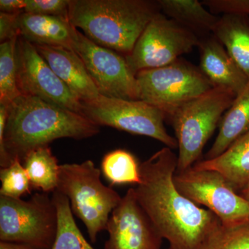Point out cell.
Returning a JSON list of instances; mask_svg holds the SVG:
<instances>
[{"label":"cell","instance_id":"cell-1","mask_svg":"<svg viewBox=\"0 0 249 249\" xmlns=\"http://www.w3.org/2000/svg\"><path fill=\"white\" fill-rule=\"evenodd\" d=\"M178 156L163 147L140 163L134 188L139 204L172 249H199L220 221L209 210L183 196L174 182Z\"/></svg>","mask_w":249,"mask_h":249},{"label":"cell","instance_id":"cell-5","mask_svg":"<svg viewBox=\"0 0 249 249\" xmlns=\"http://www.w3.org/2000/svg\"><path fill=\"white\" fill-rule=\"evenodd\" d=\"M236 96L231 89L214 87L180 106L167 119L178 142L177 172L189 169L198 162L206 142Z\"/></svg>","mask_w":249,"mask_h":249},{"label":"cell","instance_id":"cell-13","mask_svg":"<svg viewBox=\"0 0 249 249\" xmlns=\"http://www.w3.org/2000/svg\"><path fill=\"white\" fill-rule=\"evenodd\" d=\"M105 249H160L162 238L129 188L111 213Z\"/></svg>","mask_w":249,"mask_h":249},{"label":"cell","instance_id":"cell-26","mask_svg":"<svg viewBox=\"0 0 249 249\" xmlns=\"http://www.w3.org/2000/svg\"><path fill=\"white\" fill-rule=\"evenodd\" d=\"M0 196L20 199L24 195L30 194L32 186L29 175L22 162L15 160L9 166L0 170Z\"/></svg>","mask_w":249,"mask_h":249},{"label":"cell","instance_id":"cell-19","mask_svg":"<svg viewBox=\"0 0 249 249\" xmlns=\"http://www.w3.org/2000/svg\"><path fill=\"white\" fill-rule=\"evenodd\" d=\"M249 130V83L236 96L233 103L223 116L219 133L206 153L205 160L220 155L239 137Z\"/></svg>","mask_w":249,"mask_h":249},{"label":"cell","instance_id":"cell-31","mask_svg":"<svg viewBox=\"0 0 249 249\" xmlns=\"http://www.w3.org/2000/svg\"><path fill=\"white\" fill-rule=\"evenodd\" d=\"M0 249H39L22 244L14 243V242H0Z\"/></svg>","mask_w":249,"mask_h":249},{"label":"cell","instance_id":"cell-32","mask_svg":"<svg viewBox=\"0 0 249 249\" xmlns=\"http://www.w3.org/2000/svg\"><path fill=\"white\" fill-rule=\"evenodd\" d=\"M239 194L242 197L245 198L249 201V183L243 188L241 190L240 192H238Z\"/></svg>","mask_w":249,"mask_h":249},{"label":"cell","instance_id":"cell-23","mask_svg":"<svg viewBox=\"0 0 249 249\" xmlns=\"http://www.w3.org/2000/svg\"><path fill=\"white\" fill-rule=\"evenodd\" d=\"M101 173L111 185L140 183V164L131 152L122 149L108 152L101 162Z\"/></svg>","mask_w":249,"mask_h":249},{"label":"cell","instance_id":"cell-22","mask_svg":"<svg viewBox=\"0 0 249 249\" xmlns=\"http://www.w3.org/2000/svg\"><path fill=\"white\" fill-rule=\"evenodd\" d=\"M52 197L56 207L58 227L51 249H94L78 229L67 196L55 191Z\"/></svg>","mask_w":249,"mask_h":249},{"label":"cell","instance_id":"cell-3","mask_svg":"<svg viewBox=\"0 0 249 249\" xmlns=\"http://www.w3.org/2000/svg\"><path fill=\"white\" fill-rule=\"evenodd\" d=\"M160 13L151 0H70L68 19L94 43L126 56Z\"/></svg>","mask_w":249,"mask_h":249},{"label":"cell","instance_id":"cell-24","mask_svg":"<svg viewBox=\"0 0 249 249\" xmlns=\"http://www.w3.org/2000/svg\"><path fill=\"white\" fill-rule=\"evenodd\" d=\"M18 37L0 45V104L9 106L20 96L17 82L16 45Z\"/></svg>","mask_w":249,"mask_h":249},{"label":"cell","instance_id":"cell-12","mask_svg":"<svg viewBox=\"0 0 249 249\" xmlns=\"http://www.w3.org/2000/svg\"><path fill=\"white\" fill-rule=\"evenodd\" d=\"M16 61L21 95L38 98L82 114L81 100L54 73L35 46L21 36L16 45Z\"/></svg>","mask_w":249,"mask_h":249},{"label":"cell","instance_id":"cell-17","mask_svg":"<svg viewBox=\"0 0 249 249\" xmlns=\"http://www.w3.org/2000/svg\"><path fill=\"white\" fill-rule=\"evenodd\" d=\"M193 167L217 172L238 193L249 183V130L220 155L211 160H199Z\"/></svg>","mask_w":249,"mask_h":249},{"label":"cell","instance_id":"cell-10","mask_svg":"<svg viewBox=\"0 0 249 249\" xmlns=\"http://www.w3.org/2000/svg\"><path fill=\"white\" fill-rule=\"evenodd\" d=\"M201 39L191 31L160 13L147 24L134 45L124 56L137 74L142 70L166 66L199 45Z\"/></svg>","mask_w":249,"mask_h":249},{"label":"cell","instance_id":"cell-2","mask_svg":"<svg viewBox=\"0 0 249 249\" xmlns=\"http://www.w3.org/2000/svg\"><path fill=\"white\" fill-rule=\"evenodd\" d=\"M100 127L82 114L34 96L20 95L10 105L4 135L0 137V165L6 168L29 152L58 139H84Z\"/></svg>","mask_w":249,"mask_h":249},{"label":"cell","instance_id":"cell-28","mask_svg":"<svg viewBox=\"0 0 249 249\" xmlns=\"http://www.w3.org/2000/svg\"><path fill=\"white\" fill-rule=\"evenodd\" d=\"M205 7L213 14H232L249 17V0H203Z\"/></svg>","mask_w":249,"mask_h":249},{"label":"cell","instance_id":"cell-4","mask_svg":"<svg viewBox=\"0 0 249 249\" xmlns=\"http://www.w3.org/2000/svg\"><path fill=\"white\" fill-rule=\"evenodd\" d=\"M101 170L91 160L60 165L56 191L66 196L72 212L84 223L90 240L106 231L111 213L122 197L101 180Z\"/></svg>","mask_w":249,"mask_h":249},{"label":"cell","instance_id":"cell-16","mask_svg":"<svg viewBox=\"0 0 249 249\" xmlns=\"http://www.w3.org/2000/svg\"><path fill=\"white\" fill-rule=\"evenodd\" d=\"M77 30L65 18L25 12L19 16V36L33 45L55 46L73 50Z\"/></svg>","mask_w":249,"mask_h":249},{"label":"cell","instance_id":"cell-33","mask_svg":"<svg viewBox=\"0 0 249 249\" xmlns=\"http://www.w3.org/2000/svg\"><path fill=\"white\" fill-rule=\"evenodd\" d=\"M168 249H170V248H168Z\"/></svg>","mask_w":249,"mask_h":249},{"label":"cell","instance_id":"cell-9","mask_svg":"<svg viewBox=\"0 0 249 249\" xmlns=\"http://www.w3.org/2000/svg\"><path fill=\"white\" fill-rule=\"evenodd\" d=\"M174 182L183 196L211 211L224 227L249 222V201L234 191L217 172L192 167L176 172Z\"/></svg>","mask_w":249,"mask_h":249},{"label":"cell","instance_id":"cell-29","mask_svg":"<svg viewBox=\"0 0 249 249\" xmlns=\"http://www.w3.org/2000/svg\"><path fill=\"white\" fill-rule=\"evenodd\" d=\"M20 14L0 13V41H1V43L19 36V16Z\"/></svg>","mask_w":249,"mask_h":249},{"label":"cell","instance_id":"cell-20","mask_svg":"<svg viewBox=\"0 0 249 249\" xmlns=\"http://www.w3.org/2000/svg\"><path fill=\"white\" fill-rule=\"evenodd\" d=\"M213 34L249 79V17L222 15Z\"/></svg>","mask_w":249,"mask_h":249},{"label":"cell","instance_id":"cell-21","mask_svg":"<svg viewBox=\"0 0 249 249\" xmlns=\"http://www.w3.org/2000/svg\"><path fill=\"white\" fill-rule=\"evenodd\" d=\"M22 163L29 175L32 188L42 193H53L58 186V160L49 146L40 147L29 152Z\"/></svg>","mask_w":249,"mask_h":249},{"label":"cell","instance_id":"cell-14","mask_svg":"<svg viewBox=\"0 0 249 249\" xmlns=\"http://www.w3.org/2000/svg\"><path fill=\"white\" fill-rule=\"evenodd\" d=\"M201 71L213 85L231 90L236 96L249 84V79L224 45L213 34L200 40Z\"/></svg>","mask_w":249,"mask_h":249},{"label":"cell","instance_id":"cell-25","mask_svg":"<svg viewBox=\"0 0 249 249\" xmlns=\"http://www.w3.org/2000/svg\"><path fill=\"white\" fill-rule=\"evenodd\" d=\"M199 249H249V222L231 227L220 223Z\"/></svg>","mask_w":249,"mask_h":249},{"label":"cell","instance_id":"cell-6","mask_svg":"<svg viewBox=\"0 0 249 249\" xmlns=\"http://www.w3.org/2000/svg\"><path fill=\"white\" fill-rule=\"evenodd\" d=\"M136 79L139 100L160 109L165 119L180 106L214 88L199 67L181 58L166 66L139 71Z\"/></svg>","mask_w":249,"mask_h":249},{"label":"cell","instance_id":"cell-30","mask_svg":"<svg viewBox=\"0 0 249 249\" xmlns=\"http://www.w3.org/2000/svg\"><path fill=\"white\" fill-rule=\"evenodd\" d=\"M27 6V0H1L0 11L5 14H22Z\"/></svg>","mask_w":249,"mask_h":249},{"label":"cell","instance_id":"cell-11","mask_svg":"<svg viewBox=\"0 0 249 249\" xmlns=\"http://www.w3.org/2000/svg\"><path fill=\"white\" fill-rule=\"evenodd\" d=\"M73 51L83 60L100 94L110 98L139 100L135 74L124 55L94 43L78 29Z\"/></svg>","mask_w":249,"mask_h":249},{"label":"cell","instance_id":"cell-15","mask_svg":"<svg viewBox=\"0 0 249 249\" xmlns=\"http://www.w3.org/2000/svg\"><path fill=\"white\" fill-rule=\"evenodd\" d=\"M34 45L54 73L82 102L92 101L101 95L76 52L62 47Z\"/></svg>","mask_w":249,"mask_h":249},{"label":"cell","instance_id":"cell-27","mask_svg":"<svg viewBox=\"0 0 249 249\" xmlns=\"http://www.w3.org/2000/svg\"><path fill=\"white\" fill-rule=\"evenodd\" d=\"M70 0H27L24 12L68 19Z\"/></svg>","mask_w":249,"mask_h":249},{"label":"cell","instance_id":"cell-18","mask_svg":"<svg viewBox=\"0 0 249 249\" xmlns=\"http://www.w3.org/2000/svg\"><path fill=\"white\" fill-rule=\"evenodd\" d=\"M162 14L201 39L213 34L220 16L198 0H158Z\"/></svg>","mask_w":249,"mask_h":249},{"label":"cell","instance_id":"cell-8","mask_svg":"<svg viewBox=\"0 0 249 249\" xmlns=\"http://www.w3.org/2000/svg\"><path fill=\"white\" fill-rule=\"evenodd\" d=\"M82 103V114L99 127L108 126L150 137L172 150L178 147V141L165 128L163 113L148 103L141 100L132 101L103 95Z\"/></svg>","mask_w":249,"mask_h":249},{"label":"cell","instance_id":"cell-7","mask_svg":"<svg viewBox=\"0 0 249 249\" xmlns=\"http://www.w3.org/2000/svg\"><path fill=\"white\" fill-rule=\"evenodd\" d=\"M58 227L55 205L49 193L29 200L0 196V240L51 249Z\"/></svg>","mask_w":249,"mask_h":249}]
</instances>
